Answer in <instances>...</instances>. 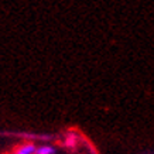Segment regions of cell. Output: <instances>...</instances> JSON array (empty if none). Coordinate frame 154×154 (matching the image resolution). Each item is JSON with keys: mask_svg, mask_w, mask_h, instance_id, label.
<instances>
[{"mask_svg": "<svg viewBox=\"0 0 154 154\" xmlns=\"http://www.w3.org/2000/svg\"><path fill=\"white\" fill-rule=\"evenodd\" d=\"M35 150H37V147L33 143H26V144L20 146L13 154H35Z\"/></svg>", "mask_w": 154, "mask_h": 154, "instance_id": "cell-1", "label": "cell"}, {"mask_svg": "<svg viewBox=\"0 0 154 154\" xmlns=\"http://www.w3.org/2000/svg\"><path fill=\"white\" fill-rule=\"evenodd\" d=\"M55 153H57V149L50 144L40 146V147H37V150H35V154H55Z\"/></svg>", "mask_w": 154, "mask_h": 154, "instance_id": "cell-2", "label": "cell"}, {"mask_svg": "<svg viewBox=\"0 0 154 154\" xmlns=\"http://www.w3.org/2000/svg\"><path fill=\"white\" fill-rule=\"evenodd\" d=\"M75 143H76V134H74V133L68 134V139L65 140V146H68V147H74Z\"/></svg>", "mask_w": 154, "mask_h": 154, "instance_id": "cell-3", "label": "cell"}]
</instances>
